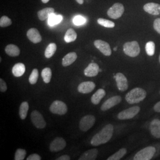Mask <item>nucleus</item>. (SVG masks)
Listing matches in <instances>:
<instances>
[{
  "mask_svg": "<svg viewBox=\"0 0 160 160\" xmlns=\"http://www.w3.org/2000/svg\"><path fill=\"white\" fill-rule=\"evenodd\" d=\"M113 126L112 124H108L96 134L91 141L92 146H98L107 143L110 140L113 133Z\"/></svg>",
  "mask_w": 160,
  "mask_h": 160,
  "instance_id": "1",
  "label": "nucleus"
},
{
  "mask_svg": "<svg viewBox=\"0 0 160 160\" xmlns=\"http://www.w3.org/2000/svg\"><path fill=\"white\" fill-rule=\"evenodd\" d=\"M147 97V92L141 88L137 87L131 90L126 94L125 100L129 104H137L139 103Z\"/></svg>",
  "mask_w": 160,
  "mask_h": 160,
  "instance_id": "2",
  "label": "nucleus"
},
{
  "mask_svg": "<svg viewBox=\"0 0 160 160\" xmlns=\"http://www.w3.org/2000/svg\"><path fill=\"white\" fill-rule=\"evenodd\" d=\"M123 51L126 55L130 57H136L140 53V47L137 41L126 42L123 45Z\"/></svg>",
  "mask_w": 160,
  "mask_h": 160,
  "instance_id": "3",
  "label": "nucleus"
},
{
  "mask_svg": "<svg viewBox=\"0 0 160 160\" xmlns=\"http://www.w3.org/2000/svg\"><path fill=\"white\" fill-rule=\"evenodd\" d=\"M156 149L154 147H147L138 151L135 155L134 160H150L154 157Z\"/></svg>",
  "mask_w": 160,
  "mask_h": 160,
  "instance_id": "4",
  "label": "nucleus"
},
{
  "mask_svg": "<svg viewBox=\"0 0 160 160\" xmlns=\"http://www.w3.org/2000/svg\"><path fill=\"white\" fill-rule=\"evenodd\" d=\"M49 110L53 114L59 115H64L68 111L67 104L60 100H55L52 103L50 106Z\"/></svg>",
  "mask_w": 160,
  "mask_h": 160,
  "instance_id": "5",
  "label": "nucleus"
},
{
  "mask_svg": "<svg viewBox=\"0 0 160 160\" xmlns=\"http://www.w3.org/2000/svg\"><path fill=\"white\" fill-rule=\"evenodd\" d=\"M96 122V118L93 115H86L82 118L80 122L79 128L83 132L88 131L94 126Z\"/></svg>",
  "mask_w": 160,
  "mask_h": 160,
  "instance_id": "6",
  "label": "nucleus"
},
{
  "mask_svg": "<svg viewBox=\"0 0 160 160\" xmlns=\"http://www.w3.org/2000/svg\"><path fill=\"white\" fill-rule=\"evenodd\" d=\"M139 111L140 108L139 106H133L129 109L120 112L118 115V118L120 120L131 119L137 115Z\"/></svg>",
  "mask_w": 160,
  "mask_h": 160,
  "instance_id": "7",
  "label": "nucleus"
},
{
  "mask_svg": "<svg viewBox=\"0 0 160 160\" xmlns=\"http://www.w3.org/2000/svg\"><path fill=\"white\" fill-rule=\"evenodd\" d=\"M30 119L34 126L38 129H43L46 126V123L43 116L38 110L32 112Z\"/></svg>",
  "mask_w": 160,
  "mask_h": 160,
  "instance_id": "8",
  "label": "nucleus"
},
{
  "mask_svg": "<svg viewBox=\"0 0 160 160\" xmlns=\"http://www.w3.org/2000/svg\"><path fill=\"white\" fill-rule=\"evenodd\" d=\"M125 10L124 6L120 3H116L110 7L108 11V15L113 19H118L120 18Z\"/></svg>",
  "mask_w": 160,
  "mask_h": 160,
  "instance_id": "9",
  "label": "nucleus"
},
{
  "mask_svg": "<svg viewBox=\"0 0 160 160\" xmlns=\"http://www.w3.org/2000/svg\"><path fill=\"white\" fill-rule=\"evenodd\" d=\"M67 142L65 140L61 137L55 138L50 143L49 149L51 152H58L65 148Z\"/></svg>",
  "mask_w": 160,
  "mask_h": 160,
  "instance_id": "10",
  "label": "nucleus"
},
{
  "mask_svg": "<svg viewBox=\"0 0 160 160\" xmlns=\"http://www.w3.org/2000/svg\"><path fill=\"white\" fill-rule=\"evenodd\" d=\"M115 80L116 82V85L120 92H125L128 88V82L125 75L122 73L118 72L117 73L115 77Z\"/></svg>",
  "mask_w": 160,
  "mask_h": 160,
  "instance_id": "11",
  "label": "nucleus"
},
{
  "mask_svg": "<svg viewBox=\"0 0 160 160\" xmlns=\"http://www.w3.org/2000/svg\"><path fill=\"white\" fill-rule=\"evenodd\" d=\"M94 46L101 52L105 56H110L112 54V50L109 43L105 41L96 40L94 42Z\"/></svg>",
  "mask_w": 160,
  "mask_h": 160,
  "instance_id": "12",
  "label": "nucleus"
},
{
  "mask_svg": "<svg viewBox=\"0 0 160 160\" xmlns=\"http://www.w3.org/2000/svg\"><path fill=\"white\" fill-rule=\"evenodd\" d=\"M121 101L122 98L120 96H115L113 97H110L103 103L101 106V110L104 112L107 111L115 106L119 104L121 102Z\"/></svg>",
  "mask_w": 160,
  "mask_h": 160,
  "instance_id": "13",
  "label": "nucleus"
},
{
  "mask_svg": "<svg viewBox=\"0 0 160 160\" xmlns=\"http://www.w3.org/2000/svg\"><path fill=\"white\" fill-rule=\"evenodd\" d=\"M96 87V84L92 81L82 82L78 87V91L81 93L87 94L94 90Z\"/></svg>",
  "mask_w": 160,
  "mask_h": 160,
  "instance_id": "14",
  "label": "nucleus"
},
{
  "mask_svg": "<svg viewBox=\"0 0 160 160\" xmlns=\"http://www.w3.org/2000/svg\"><path fill=\"white\" fill-rule=\"evenodd\" d=\"M143 10L151 15L157 16L160 14V4L154 2H149L144 5Z\"/></svg>",
  "mask_w": 160,
  "mask_h": 160,
  "instance_id": "15",
  "label": "nucleus"
},
{
  "mask_svg": "<svg viewBox=\"0 0 160 160\" xmlns=\"http://www.w3.org/2000/svg\"><path fill=\"white\" fill-rule=\"evenodd\" d=\"M27 36L29 40L33 43H38L42 41V36L38 30L36 28H31L27 32Z\"/></svg>",
  "mask_w": 160,
  "mask_h": 160,
  "instance_id": "16",
  "label": "nucleus"
},
{
  "mask_svg": "<svg viewBox=\"0 0 160 160\" xmlns=\"http://www.w3.org/2000/svg\"><path fill=\"white\" fill-rule=\"evenodd\" d=\"M100 71L99 66L97 63L92 62L90 63L88 67L84 69V74L87 77H96L98 74V72Z\"/></svg>",
  "mask_w": 160,
  "mask_h": 160,
  "instance_id": "17",
  "label": "nucleus"
},
{
  "mask_svg": "<svg viewBox=\"0 0 160 160\" xmlns=\"http://www.w3.org/2000/svg\"><path fill=\"white\" fill-rule=\"evenodd\" d=\"M149 129L153 137L156 138H160V120L155 119L152 120Z\"/></svg>",
  "mask_w": 160,
  "mask_h": 160,
  "instance_id": "18",
  "label": "nucleus"
},
{
  "mask_svg": "<svg viewBox=\"0 0 160 160\" xmlns=\"http://www.w3.org/2000/svg\"><path fill=\"white\" fill-rule=\"evenodd\" d=\"M98 150L97 149H92L86 151L82 155L79 160H95L97 158Z\"/></svg>",
  "mask_w": 160,
  "mask_h": 160,
  "instance_id": "19",
  "label": "nucleus"
},
{
  "mask_svg": "<svg viewBox=\"0 0 160 160\" xmlns=\"http://www.w3.org/2000/svg\"><path fill=\"white\" fill-rule=\"evenodd\" d=\"M55 12V10L53 8H45L38 12V16L41 21L45 20L46 19H48L49 17L51 16L53 13Z\"/></svg>",
  "mask_w": 160,
  "mask_h": 160,
  "instance_id": "20",
  "label": "nucleus"
},
{
  "mask_svg": "<svg viewBox=\"0 0 160 160\" xmlns=\"http://www.w3.org/2000/svg\"><path fill=\"white\" fill-rule=\"evenodd\" d=\"M77 58V55L75 52H70L66 55L62 59V64L63 67H66L74 63Z\"/></svg>",
  "mask_w": 160,
  "mask_h": 160,
  "instance_id": "21",
  "label": "nucleus"
},
{
  "mask_svg": "<svg viewBox=\"0 0 160 160\" xmlns=\"http://www.w3.org/2000/svg\"><path fill=\"white\" fill-rule=\"evenodd\" d=\"M26 71V67L23 63H17L12 68V73L16 77L22 76Z\"/></svg>",
  "mask_w": 160,
  "mask_h": 160,
  "instance_id": "22",
  "label": "nucleus"
},
{
  "mask_svg": "<svg viewBox=\"0 0 160 160\" xmlns=\"http://www.w3.org/2000/svg\"><path fill=\"white\" fill-rule=\"evenodd\" d=\"M105 95H106V92L104 90H103L102 88L98 89L97 92L92 96L91 98L92 103L95 105L98 104L101 102L102 99L105 96Z\"/></svg>",
  "mask_w": 160,
  "mask_h": 160,
  "instance_id": "23",
  "label": "nucleus"
},
{
  "mask_svg": "<svg viewBox=\"0 0 160 160\" xmlns=\"http://www.w3.org/2000/svg\"><path fill=\"white\" fill-rule=\"evenodd\" d=\"M5 51L8 55L12 57H18L20 53V51L18 47L13 44H10L6 46Z\"/></svg>",
  "mask_w": 160,
  "mask_h": 160,
  "instance_id": "24",
  "label": "nucleus"
},
{
  "mask_svg": "<svg viewBox=\"0 0 160 160\" xmlns=\"http://www.w3.org/2000/svg\"><path fill=\"white\" fill-rule=\"evenodd\" d=\"M29 109V103L27 102H24L20 104L19 108V116L21 119L24 120L26 118Z\"/></svg>",
  "mask_w": 160,
  "mask_h": 160,
  "instance_id": "25",
  "label": "nucleus"
},
{
  "mask_svg": "<svg viewBox=\"0 0 160 160\" xmlns=\"http://www.w3.org/2000/svg\"><path fill=\"white\" fill-rule=\"evenodd\" d=\"M77 38V34L73 29H69L64 37V40L67 43H70L76 40Z\"/></svg>",
  "mask_w": 160,
  "mask_h": 160,
  "instance_id": "26",
  "label": "nucleus"
},
{
  "mask_svg": "<svg viewBox=\"0 0 160 160\" xmlns=\"http://www.w3.org/2000/svg\"><path fill=\"white\" fill-rule=\"evenodd\" d=\"M62 20V16L57 14V13H53L50 17L48 18V24L49 26H53L54 25H56L61 22Z\"/></svg>",
  "mask_w": 160,
  "mask_h": 160,
  "instance_id": "27",
  "label": "nucleus"
},
{
  "mask_svg": "<svg viewBox=\"0 0 160 160\" xmlns=\"http://www.w3.org/2000/svg\"><path fill=\"white\" fill-rule=\"evenodd\" d=\"M57 51V45L54 43H50L47 46L45 51V56L46 58H51L55 54Z\"/></svg>",
  "mask_w": 160,
  "mask_h": 160,
  "instance_id": "28",
  "label": "nucleus"
},
{
  "mask_svg": "<svg viewBox=\"0 0 160 160\" xmlns=\"http://www.w3.org/2000/svg\"><path fill=\"white\" fill-rule=\"evenodd\" d=\"M42 77L45 83H49L52 78L51 69L50 68H45L43 69L42 71Z\"/></svg>",
  "mask_w": 160,
  "mask_h": 160,
  "instance_id": "29",
  "label": "nucleus"
},
{
  "mask_svg": "<svg viewBox=\"0 0 160 160\" xmlns=\"http://www.w3.org/2000/svg\"><path fill=\"white\" fill-rule=\"evenodd\" d=\"M127 152L126 148H121L114 154L111 155L108 158V160H119L123 158Z\"/></svg>",
  "mask_w": 160,
  "mask_h": 160,
  "instance_id": "30",
  "label": "nucleus"
},
{
  "mask_svg": "<svg viewBox=\"0 0 160 160\" xmlns=\"http://www.w3.org/2000/svg\"><path fill=\"white\" fill-rule=\"evenodd\" d=\"M145 51L149 56H153L154 55L155 51V45L152 41H149L145 45Z\"/></svg>",
  "mask_w": 160,
  "mask_h": 160,
  "instance_id": "31",
  "label": "nucleus"
},
{
  "mask_svg": "<svg viewBox=\"0 0 160 160\" xmlns=\"http://www.w3.org/2000/svg\"><path fill=\"white\" fill-rule=\"evenodd\" d=\"M97 23H98L100 25L103 26L104 27L107 28H113L115 26V24L114 22L109 20L102 18H98L97 20Z\"/></svg>",
  "mask_w": 160,
  "mask_h": 160,
  "instance_id": "32",
  "label": "nucleus"
},
{
  "mask_svg": "<svg viewBox=\"0 0 160 160\" xmlns=\"http://www.w3.org/2000/svg\"><path fill=\"white\" fill-rule=\"evenodd\" d=\"M39 78V71L37 69H33L29 77V82L31 84H36Z\"/></svg>",
  "mask_w": 160,
  "mask_h": 160,
  "instance_id": "33",
  "label": "nucleus"
},
{
  "mask_svg": "<svg viewBox=\"0 0 160 160\" xmlns=\"http://www.w3.org/2000/svg\"><path fill=\"white\" fill-rule=\"evenodd\" d=\"M26 154V151L25 149L22 148L18 149L15 153L14 160H23L24 159Z\"/></svg>",
  "mask_w": 160,
  "mask_h": 160,
  "instance_id": "34",
  "label": "nucleus"
},
{
  "mask_svg": "<svg viewBox=\"0 0 160 160\" xmlns=\"http://www.w3.org/2000/svg\"><path fill=\"white\" fill-rule=\"evenodd\" d=\"M12 24V20L9 17L4 16L1 17L0 19V26L1 28H6L10 26Z\"/></svg>",
  "mask_w": 160,
  "mask_h": 160,
  "instance_id": "35",
  "label": "nucleus"
},
{
  "mask_svg": "<svg viewBox=\"0 0 160 160\" xmlns=\"http://www.w3.org/2000/svg\"><path fill=\"white\" fill-rule=\"evenodd\" d=\"M86 18L81 16H77L74 18L73 22L75 25L80 26L86 23Z\"/></svg>",
  "mask_w": 160,
  "mask_h": 160,
  "instance_id": "36",
  "label": "nucleus"
},
{
  "mask_svg": "<svg viewBox=\"0 0 160 160\" xmlns=\"http://www.w3.org/2000/svg\"><path fill=\"white\" fill-rule=\"evenodd\" d=\"M153 26L155 30L160 34V18H156L155 20Z\"/></svg>",
  "mask_w": 160,
  "mask_h": 160,
  "instance_id": "37",
  "label": "nucleus"
},
{
  "mask_svg": "<svg viewBox=\"0 0 160 160\" xmlns=\"http://www.w3.org/2000/svg\"><path fill=\"white\" fill-rule=\"evenodd\" d=\"M7 90V86L6 84V82L2 78H0V92H6Z\"/></svg>",
  "mask_w": 160,
  "mask_h": 160,
  "instance_id": "38",
  "label": "nucleus"
},
{
  "mask_svg": "<svg viewBox=\"0 0 160 160\" xmlns=\"http://www.w3.org/2000/svg\"><path fill=\"white\" fill-rule=\"evenodd\" d=\"M41 157L38 154L30 155L27 158V160H41Z\"/></svg>",
  "mask_w": 160,
  "mask_h": 160,
  "instance_id": "39",
  "label": "nucleus"
},
{
  "mask_svg": "<svg viewBox=\"0 0 160 160\" xmlns=\"http://www.w3.org/2000/svg\"><path fill=\"white\" fill-rule=\"evenodd\" d=\"M154 110L155 112L160 113V101L155 104V106H154Z\"/></svg>",
  "mask_w": 160,
  "mask_h": 160,
  "instance_id": "40",
  "label": "nucleus"
},
{
  "mask_svg": "<svg viewBox=\"0 0 160 160\" xmlns=\"http://www.w3.org/2000/svg\"><path fill=\"white\" fill-rule=\"evenodd\" d=\"M70 157L69 155H63L61 156L59 158H58L57 160H70Z\"/></svg>",
  "mask_w": 160,
  "mask_h": 160,
  "instance_id": "41",
  "label": "nucleus"
},
{
  "mask_svg": "<svg viewBox=\"0 0 160 160\" xmlns=\"http://www.w3.org/2000/svg\"><path fill=\"white\" fill-rule=\"evenodd\" d=\"M76 1L80 4H82L84 3V0H76Z\"/></svg>",
  "mask_w": 160,
  "mask_h": 160,
  "instance_id": "42",
  "label": "nucleus"
},
{
  "mask_svg": "<svg viewBox=\"0 0 160 160\" xmlns=\"http://www.w3.org/2000/svg\"><path fill=\"white\" fill-rule=\"evenodd\" d=\"M49 0H42V1L43 2V3H47L48 2H49Z\"/></svg>",
  "mask_w": 160,
  "mask_h": 160,
  "instance_id": "43",
  "label": "nucleus"
},
{
  "mask_svg": "<svg viewBox=\"0 0 160 160\" xmlns=\"http://www.w3.org/2000/svg\"><path fill=\"white\" fill-rule=\"evenodd\" d=\"M117 50V48H114V51H116Z\"/></svg>",
  "mask_w": 160,
  "mask_h": 160,
  "instance_id": "44",
  "label": "nucleus"
},
{
  "mask_svg": "<svg viewBox=\"0 0 160 160\" xmlns=\"http://www.w3.org/2000/svg\"><path fill=\"white\" fill-rule=\"evenodd\" d=\"M159 62H160V57H159Z\"/></svg>",
  "mask_w": 160,
  "mask_h": 160,
  "instance_id": "45",
  "label": "nucleus"
}]
</instances>
